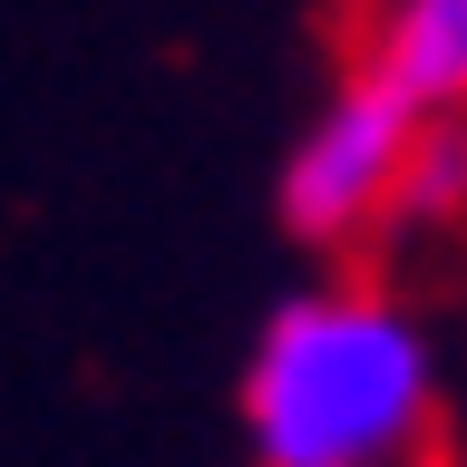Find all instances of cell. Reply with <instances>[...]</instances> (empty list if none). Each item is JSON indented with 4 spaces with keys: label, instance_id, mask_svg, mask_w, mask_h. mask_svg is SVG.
<instances>
[{
    "label": "cell",
    "instance_id": "cell-1",
    "mask_svg": "<svg viewBox=\"0 0 467 467\" xmlns=\"http://www.w3.org/2000/svg\"><path fill=\"white\" fill-rule=\"evenodd\" d=\"M254 467H429L438 350L379 273L273 302L234 379Z\"/></svg>",
    "mask_w": 467,
    "mask_h": 467
},
{
    "label": "cell",
    "instance_id": "cell-2",
    "mask_svg": "<svg viewBox=\"0 0 467 467\" xmlns=\"http://www.w3.org/2000/svg\"><path fill=\"white\" fill-rule=\"evenodd\" d=\"M419 127H429V117L409 108V98H389L379 78L341 68V78L321 88V108L302 117L292 156H283V224H292V244H312V254H360V244H379Z\"/></svg>",
    "mask_w": 467,
    "mask_h": 467
},
{
    "label": "cell",
    "instance_id": "cell-3",
    "mask_svg": "<svg viewBox=\"0 0 467 467\" xmlns=\"http://www.w3.org/2000/svg\"><path fill=\"white\" fill-rule=\"evenodd\" d=\"M341 68L379 78L419 117H467V0H389V10H360Z\"/></svg>",
    "mask_w": 467,
    "mask_h": 467
},
{
    "label": "cell",
    "instance_id": "cell-4",
    "mask_svg": "<svg viewBox=\"0 0 467 467\" xmlns=\"http://www.w3.org/2000/svg\"><path fill=\"white\" fill-rule=\"evenodd\" d=\"M389 234H467V117H429L419 127L400 204H389Z\"/></svg>",
    "mask_w": 467,
    "mask_h": 467
},
{
    "label": "cell",
    "instance_id": "cell-5",
    "mask_svg": "<svg viewBox=\"0 0 467 467\" xmlns=\"http://www.w3.org/2000/svg\"><path fill=\"white\" fill-rule=\"evenodd\" d=\"M448 467H467V448H458V458H448Z\"/></svg>",
    "mask_w": 467,
    "mask_h": 467
}]
</instances>
